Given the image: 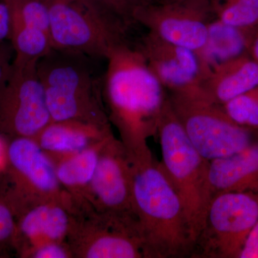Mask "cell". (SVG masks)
<instances>
[{"mask_svg":"<svg viewBox=\"0 0 258 258\" xmlns=\"http://www.w3.org/2000/svg\"><path fill=\"white\" fill-rule=\"evenodd\" d=\"M6 193L1 194L17 217L36 204L55 202L75 213L79 209L72 195L57 179L55 164L35 139L18 137L8 144Z\"/></svg>","mask_w":258,"mask_h":258,"instance_id":"obj_7","label":"cell"},{"mask_svg":"<svg viewBox=\"0 0 258 258\" xmlns=\"http://www.w3.org/2000/svg\"><path fill=\"white\" fill-rule=\"evenodd\" d=\"M199 85L212 100L224 104L258 86V62L244 53L209 69Z\"/></svg>","mask_w":258,"mask_h":258,"instance_id":"obj_16","label":"cell"},{"mask_svg":"<svg viewBox=\"0 0 258 258\" xmlns=\"http://www.w3.org/2000/svg\"><path fill=\"white\" fill-rule=\"evenodd\" d=\"M91 57L52 48L37 63L52 121L80 120L110 124L103 105V81Z\"/></svg>","mask_w":258,"mask_h":258,"instance_id":"obj_3","label":"cell"},{"mask_svg":"<svg viewBox=\"0 0 258 258\" xmlns=\"http://www.w3.org/2000/svg\"><path fill=\"white\" fill-rule=\"evenodd\" d=\"M67 241L74 257L145 258L137 221L89 208L74 215Z\"/></svg>","mask_w":258,"mask_h":258,"instance_id":"obj_10","label":"cell"},{"mask_svg":"<svg viewBox=\"0 0 258 258\" xmlns=\"http://www.w3.org/2000/svg\"><path fill=\"white\" fill-rule=\"evenodd\" d=\"M251 30L235 28L214 18L209 23L206 43L197 54L201 64L202 77L210 68L245 53Z\"/></svg>","mask_w":258,"mask_h":258,"instance_id":"obj_18","label":"cell"},{"mask_svg":"<svg viewBox=\"0 0 258 258\" xmlns=\"http://www.w3.org/2000/svg\"><path fill=\"white\" fill-rule=\"evenodd\" d=\"M157 136L162 155L161 166L182 202L195 243L212 199L208 182L210 161L193 147L169 100Z\"/></svg>","mask_w":258,"mask_h":258,"instance_id":"obj_5","label":"cell"},{"mask_svg":"<svg viewBox=\"0 0 258 258\" xmlns=\"http://www.w3.org/2000/svg\"><path fill=\"white\" fill-rule=\"evenodd\" d=\"M24 257L71 258L74 256L68 242H50L30 249Z\"/></svg>","mask_w":258,"mask_h":258,"instance_id":"obj_23","label":"cell"},{"mask_svg":"<svg viewBox=\"0 0 258 258\" xmlns=\"http://www.w3.org/2000/svg\"><path fill=\"white\" fill-rule=\"evenodd\" d=\"M169 91L171 109L193 147L207 160L232 155L258 142V131L234 122L200 85Z\"/></svg>","mask_w":258,"mask_h":258,"instance_id":"obj_4","label":"cell"},{"mask_svg":"<svg viewBox=\"0 0 258 258\" xmlns=\"http://www.w3.org/2000/svg\"><path fill=\"white\" fill-rule=\"evenodd\" d=\"M106 60L103 97L110 122L131 160L152 157L148 140L157 135L169 100L166 89L130 42L114 49Z\"/></svg>","mask_w":258,"mask_h":258,"instance_id":"obj_1","label":"cell"},{"mask_svg":"<svg viewBox=\"0 0 258 258\" xmlns=\"http://www.w3.org/2000/svg\"><path fill=\"white\" fill-rule=\"evenodd\" d=\"M248 55L258 62V31L251 35L248 47H247Z\"/></svg>","mask_w":258,"mask_h":258,"instance_id":"obj_29","label":"cell"},{"mask_svg":"<svg viewBox=\"0 0 258 258\" xmlns=\"http://www.w3.org/2000/svg\"><path fill=\"white\" fill-rule=\"evenodd\" d=\"M8 144L0 134V175H3L8 164Z\"/></svg>","mask_w":258,"mask_h":258,"instance_id":"obj_28","label":"cell"},{"mask_svg":"<svg viewBox=\"0 0 258 258\" xmlns=\"http://www.w3.org/2000/svg\"><path fill=\"white\" fill-rule=\"evenodd\" d=\"M52 48L104 59L128 43L130 30L91 0H46Z\"/></svg>","mask_w":258,"mask_h":258,"instance_id":"obj_6","label":"cell"},{"mask_svg":"<svg viewBox=\"0 0 258 258\" xmlns=\"http://www.w3.org/2000/svg\"><path fill=\"white\" fill-rule=\"evenodd\" d=\"M112 136L82 152L55 163L57 179L80 207L84 205L86 191L96 171L102 149Z\"/></svg>","mask_w":258,"mask_h":258,"instance_id":"obj_19","label":"cell"},{"mask_svg":"<svg viewBox=\"0 0 258 258\" xmlns=\"http://www.w3.org/2000/svg\"><path fill=\"white\" fill-rule=\"evenodd\" d=\"M9 48L3 44L0 47V90L8 82L13 71V61L11 62Z\"/></svg>","mask_w":258,"mask_h":258,"instance_id":"obj_25","label":"cell"},{"mask_svg":"<svg viewBox=\"0 0 258 258\" xmlns=\"http://www.w3.org/2000/svg\"><path fill=\"white\" fill-rule=\"evenodd\" d=\"M179 1H181V0H155V1L154 2V3H174V2H179Z\"/></svg>","mask_w":258,"mask_h":258,"instance_id":"obj_30","label":"cell"},{"mask_svg":"<svg viewBox=\"0 0 258 258\" xmlns=\"http://www.w3.org/2000/svg\"><path fill=\"white\" fill-rule=\"evenodd\" d=\"M10 17L9 10L6 3L0 0V47L5 40L10 38Z\"/></svg>","mask_w":258,"mask_h":258,"instance_id":"obj_26","label":"cell"},{"mask_svg":"<svg viewBox=\"0 0 258 258\" xmlns=\"http://www.w3.org/2000/svg\"><path fill=\"white\" fill-rule=\"evenodd\" d=\"M37 62L13 60L10 79L0 90V134L12 139H35L52 121Z\"/></svg>","mask_w":258,"mask_h":258,"instance_id":"obj_9","label":"cell"},{"mask_svg":"<svg viewBox=\"0 0 258 258\" xmlns=\"http://www.w3.org/2000/svg\"><path fill=\"white\" fill-rule=\"evenodd\" d=\"M149 69L168 91L199 84L202 67L196 52L147 34L136 44Z\"/></svg>","mask_w":258,"mask_h":258,"instance_id":"obj_13","label":"cell"},{"mask_svg":"<svg viewBox=\"0 0 258 258\" xmlns=\"http://www.w3.org/2000/svg\"><path fill=\"white\" fill-rule=\"evenodd\" d=\"M102 9L120 20L128 28L136 24L134 13L142 5V0H91Z\"/></svg>","mask_w":258,"mask_h":258,"instance_id":"obj_21","label":"cell"},{"mask_svg":"<svg viewBox=\"0 0 258 258\" xmlns=\"http://www.w3.org/2000/svg\"><path fill=\"white\" fill-rule=\"evenodd\" d=\"M209 3L212 10L225 5L233 4H242L258 8V0H209Z\"/></svg>","mask_w":258,"mask_h":258,"instance_id":"obj_27","label":"cell"},{"mask_svg":"<svg viewBox=\"0 0 258 258\" xmlns=\"http://www.w3.org/2000/svg\"><path fill=\"white\" fill-rule=\"evenodd\" d=\"M155 0H142V5L149 4V3H154ZM141 5V6H142Z\"/></svg>","mask_w":258,"mask_h":258,"instance_id":"obj_31","label":"cell"},{"mask_svg":"<svg viewBox=\"0 0 258 258\" xmlns=\"http://www.w3.org/2000/svg\"><path fill=\"white\" fill-rule=\"evenodd\" d=\"M237 124L258 131V86L222 105Z\"/></svg>","mask_w":258,"mask_h":258,"instance_id":"obj_20","label":"cell"},{"mask_svg":"<svg viewBox=\"0 0 258 258\" xmlns=\"http://www.w3.org/2000/svg\"><path fill=\"white\" fill-rule=\"evenodd\" d=\"M84 205L111 216L135 220L132 162L123 143L112 136L102 149Z\"/></svg>","mask_w":258,"mask_h":258,"instance_id":"obj_12","label":"cell"},{"mask_svg":"<svg viewBox=\"0 0 258 258\" xmlns=\"http://www.w3.org/2000/svg\"><path fill=\"white\" fill-rule=\"evenodd\" d=\"M74 212L62 204L47 202L19 214L15 247L21 257L30 249L50 242H64L74 221Z\"/></svg>","mask_w":258,"mask_h":258,"instance_id":"obj_14","label":"cell"},{"mask_svg":"<svg viewBox=\"0 0 258 258\" xmlns=\"http://www.w3.org/2000/svg\"><path fill=\"white\" fill-rule=\"evenodd\" d=\"M214 18L209 0L149 3L139 7L134 13L137 25L196 54L206 43L209 23Z\"/></svg>","mask_w":258,"mask_h":258,"instance_id":"obj_11","label":"cell"},{"mask_svg":"<svg viewBox=\"0 0 258 258\" xmlns=\"http://www.w3.org/2000/svg\"><path fill=\"white\" fill-rule=\"evenodd\" d=\"M258 220V191H226L212 197L191 257L238 258Z\"/></svg>","mask_w":258,"mask_h":258,"instance_id":"obj_8","label":"cell"},{"mask_svg":"<svg viewBox=\"0 0 258 258\" xmlns=\"http://www.w3.org/2000/svg\"><path fill=\"white\" fill-rule=\"evenodd\" d=\"M238 258H258V220L246 237Z\"/></svg>","mask_w":258,"mask_h":258,"instance_id":"obj_24","label":"cell"},{"mask_svg":"<svg viewBox=\"0 0 258 258\" xmlns=\"http://www.w3.org/2000/svg\"><path fill=\"white\" fill-rule=\"evenodd\" d=\"M212 198L226 191H258V142L240 152L210 161Z\"/></svg>","mask_w":258,"mask_h":258,"instance_id":"obj_17","label":"cell"},{"mask_svg":"<svg viewBox=\"0 0 258 258\" xmlns=\"http://www.w3.org/2000/svg\"><path fill=\"white\" fill-rule=\"evenodd\" d=\"M17 222L9 205L0 194V252L14 246Z\"/></svg>","mask_w":258,"mask_h":258,"instance_id":"obj_22","label":"cell"},{"mask_svg":"<svg viewBox=\"0 0 258 258\" xmlns=\"http://www.w3.org/2000/svg\"><path fill=\"white\" fill-rule=\"evenodd\" d=\"M134 208L145 258L191 257L195 241L184 205L153 156L131 161Z\"/></svg>","mask_w":258,"mask_h":258,"instance_id":"obj_2","label":"cell"},{"mask_svg":"<svg viewBox=\"0 0 258 258\" xmlns=\"http://www.w3.org/2000/svg\"><path fill=\"white\" fill-rule=\"evenodd\" d=\"M111 135V125L62 120L51 121L35 139L55 164L64 158L99 143Z\"/></svg>","mask_w":258,"mask_h":258,"instance_id":"obj_15","label":"cell"}]
</instances>
